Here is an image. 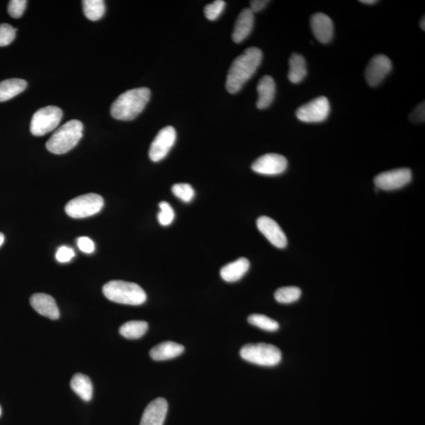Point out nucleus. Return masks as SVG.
Listing matches in <instances>:
<instances>
[{"label": "nucleus", "mask_w": 425, "mask_h": 425, "mask_svg": "<svg viewBox=\"0 0 425 425\" xmlns=\"http://www.w3.org/2000/svg\"><path fill=\"white\" fill-rule=\"evenodd\" d=\"M151 91L147 88L129 90L120 95L113 102L111 114L114 118L120 120L135 119L145 110L150 100Z\"/></svg>", "instance_id": "2"}, {"label": "nucleus", "mask_w": 425, "mask_h": 425, "mask_svg": "<svg viewBox=\"0 0 425 425\" xmlns=\"http://www.w3.org/2000/svg\"><path fill=\"white\" fill-rule=\"evenodd\" d=\"M25 80L12 78L0 82V102H5L21 94L27 88Z\"/></svg>", "instance_id": "21"}, {"label": "nucleus", "mask_w": 425, "mask_h": 425, "mask_svg": "<svg viewBox=\"0 0 425 425\" xmlns=\"http://www.w3.org/2000/svg\"><path fill=\"white\" fill-rule=\"evenodd\" d=\"M240 356L248 363L262 366H275L282 359L280 350L271 344H248L240 350Z\"/></svg>", "instance_id": "5"}, {"label": "nucleus", "mask_w": 425, "mask_h": 425, "mask_svg": "<svg viewBox=\"0 0 425 425\" xmlns=\"http://www.w3.org/2000/svg\"><path fill=\"white\" fill-rule=\"evenodd\" d=\"M78 246L80 251L87 253V254H91L95 250L93 241L86 237L78 239Z\"/></svg>", "instance_id": "35"}, {"label": "nucleus", "mask_w": 425, "mask_h": 425, "mask_svg": "<svg viewBox=\"0 0 425 425\" xmlns=\"http://www.w3.org/2000/svg\"><path fill=\"white\" fill-rule=\"evenodd\" d=\"M105 206L101 195L89 193L74 198L65 208L66 215L73 218H85L100 212Z\"/></svg>", "instance_id": "6"}, {"label": "nucleus", "mask_w": 425, "mask_h": 425, "mask_svg": "<svg viewBox=\"0 0 425 425\" xmlns=\"http://www.w3.org/2000/svg\"><path fill=\"white\" fill-rule=\"evenodd\" d=\"M288 168V160L279 154L262 155L252 164L251 169L257 174L274 176L283 174Z\"/></svg>", "instance_id": "11"}, {"label": "nucleus", "mask_w": 425, "mask_h": 425, "mask_svg": "<svg viewBox=\"0 0 425 425\" xmlns=\"http://www.w3.org/2000/svg\"><path fill=\"white\" fill-rule=\"evenodd\" d=\"M160 212L158 215V220L161 225L168 226L174 221L175 212L172 206L168 202L159 204Z\"/></svg>", "instance_id": "29"}, {"label": "nucleus", "mask_w": 425, "mask_h": 425, "mask_svg": "<svg viewBox=\"0 0 425 425\" xmlns=\"http://www.w3.org/2000/svg\"><path fill=\"white\" fill-rule=\"evenodd\" d=\"M250 262L246 257L227 264L220 271L221 278L228 283L235 282L244 277L249 271Z\"/></svg>", "instance_id": "19"}, {"label": "nucleus", "mask_w": 425, "mask_h": 425, "mask_svg": "<svg viewBox=\"0 0 425 425\" xmlns=\"http://www.w3.org/2000/svg\"><path fill=\"white\" fill-rule=\"evenodd\" d=\"M82 5L84 14L90 21L100 20L105 14V3L102 0H84Z\"/></svg>", "instance_id": "25"}, {"label": "nucleus", "mask_w": 425, "mask_h": 425, "mask_svg": "<svg viewBox=\"0 0 425 425\" xmlns=\"http://www.w3.org/2000/svg\"><path fill=\"white\" fill-rule=\"evenodd\" d=\"M255 14L250 8L244 9L235 21L233 33V39L235 43H241L248 37L253 27H254Z\"/></svg>", "instance_id": "17"}, {"label": "nucleus", "mask_w": 425, "mask_h": 425, "mask_svg": "<svg viewBox=\"0 0 425 425\" xmlns=\"http://www.w3.org/2000/svg\"><path fill=\"white\" fill-rule=\"evenodd\" d=\"M71 386L73 392L82 400L89 401L93 399V383L88 376L77 373L72 378Z\"/></svg>", "instance_id": "22"}, {"label": "nucleus", "mask_w": 425, "mask_h": 425, "mask_svg": "<svg viewBox=\"0 0 425 425\" xmlns=\"http://www.w3.org/2000/svg\"><path fill=\"white\" fill-rule=\"evenodd\" d=\"M103 295L109 300L125 305L140 306L147 300V295L141 286L127 281H109L102 288Z\"/></svg>", "instance_id": "3"}, {"label": "nucleus", "mask_w": 425, "mask_h": 425, "mask_svg": "<svg viewBox=\"0 0 425 425\" xmlns=\"http://www.w3.org/2000/svg\"><path fill=\"white\" fill-rule=\"evenodd\" d=\"M74 255H75V253L72 248L62 246L56 253V260L62 263L69 262L71 261Z\"/></svg>", "instance_id": "33"}, {"label": "nucleus", "mask_w": 425, "mask_h": 425, "mask_svg": "<svg viewBox=\"0 0 425 425\" xmlns=\"http://www.w3.org/2000/svg\"><path fill=\"white\" fill-rule=\"evenodd\" d=\"M4 235L2 233H0V246H1L4 243Z\"/></svg>", "instance_id": "39"}, {"label": "nucleus", "mask_w": 425, "mask_h": 425, "mask_svg": "<svg viewBox=\"0 0 425 425\" xmlns=\"http://www.w3.org/2000/svg\"><path fill=\"white\" fill-rule=\"evenodd\" d=\"M148 324L143 320H131L120 326V334L129 340H136L145 335Z\"/></svg>", "instance_id": "24"}, {"label": "nucleus", "mask_w": 425, "mask_h": 425, "mask_svg": "<svg viewBox=\"0 0 425 425\" xmlns=\"http://www.w3.org/2000/svg\"><path fill=\"white\" fill-rule=\"evenodd\" d=\"M307 74V62L304 57L300 54L294 53L289 60V79L293 84L302 82Z\"/></svg>", "instance_id": "23"}, {"label": "nucleus", "mask_w": 425, "mask_h": 425, "mask_svg": "<svg viewBox=\"0 0 425 425\" xmlns=\"http://www.w3.org/2000/svg\"><path fill=\"white\" fill-rule=\"evenodd\" d=\"M248 320L251 325L256 326L262 330L275 332L279 329V324L277 321L269 318L266 315L251 314L249 316Z\"/></svg>", "instance_id": "27"}, {"label": "nucleus", "mask_w": 425, "mask_h": 425, "mask_svg": "<svg viewBox=\"0 0 425 425\" xmlns=\"http://www.w3.org/2000/svg\"><path fill=\"white\" fill-rule=\"evenodd\" d=\"M185 352V347L174 342H164L154 347L150 356L154 361H165L174 359Z\"/></svg>", "instance_id": "20"}, {"label": "nucleus", "mask_w": 425, "mask_h": 425, "mask_svg": "<svg viewBox=\"0 0 425 425\" xmlns=\"http://www.w3.org/2000/svg\"><path fill=\"white\" fill-rule=\"evenodd\" d=\"M16 31V28L6 23L0 25V47H6L13 42Z\"/></svg>", "instance_id": "31"}, {"label": "nucleus", "mask_w": 425, "mask_h": 425, "mask_svg": "<svg viewBox=\"0 0 425 425\" xmlns=\"http://www.w3.org/2000/svg\"><path fill=\"white\" fill-rule=\"evenodd\" d=\"M257 227L269 242H271L275 248H284L288 244L282 228L280 227L278 224L275 222L271 217L262 216L257 218Z\"/></svg>", "instance_id": "13"}, {"label": "nucleus", "mask_w": 425, "mask_h": 425, "mask_svg": "<svg viewBox=\"0 0 425 425\" xmlns=\"http://www.w3.org/2000/svg\"><path fill=\"white\" fill-rule=\"evenodd\" d=\"M226 8V2L223 0H217L208 5H206L204 8V14L206 18L210 21H215L223 12Z\"/></svg>", "instance_id": "30"}, {"label": "nucleus", "mask_w": 425, "mask_h": 425, "mask_svg": "<svg viewBox=\"0 0 425 425\" xmlns=\"http://www.w3.org/2000/svg\"><path fill=\"white\" fill-rule=\"evenodd\" d=\"M84 125L78 120H71L61 126L46 143L51 153L66 154L78 145L83 136Z\"/></svg>", "instance_id": "4"}, {"label": "nucleus", "mask_w": 425, "mask_h": 425, "mask_svg": "<svg viewBox=\"0 0 425 425\" xmlns=\"http://www.w3.org/2000/svg\"><path fill=\"white\" fill-rule=\"evenodd\" d=\"M26 0H11L8 4V14L14 19H19L26 8Z\"/></svg>", "instance_id": "32"}, {"label": "nucleus", "mask_w": 425, "mask_h": 425, "mask_svg": "<svg viewBox=\"0 0 425 425\" xmlns=\"http://www.w3.org/2000/svg\"><path fill=\"white\" fill-rule=\"evenodd\" d=\"M302 291L298 287H284L275 291V300L280 303L289 304L300 300Z\"/></svg>", "instance_id": "26"}, {"label": "nucleus", "mask_w": 425, "mask_h": 425, "mask_svg": "<svg viewBox=\"0 0 425 425\" xmlns=\"http://www.w3.org/2000/svg\"><path fill=\"white\" fill-rule=\"evenodd\" d=\"M176 140L177 133L174 127L168 126L161 129L152 143L149 150V158L154 163L164 159L175 145Z\"/></svg>", "instance_id": "9"}, {"label": "nucleus", "mask_w": 425, "mask_h": 425, "mask_svg": "<svg viewBox=\"0 0 425 425\" xmlns=\"http://www.w3.org/2000/svg\"><path fill=\"white\" fill-rule=\"evenodd\" d=\"M360 3H364V4L372 5V4L377 3V1H375V0H361Z\"/></svg>", "instance_id": "37"}, {"label": "nucleus", "mask_w": 425, "mask_h": 425, "mask_svg": "<svg viewBox=\"0 0 425 425\" xmlns=\"http://www.w3.org/2000/svg\"><path fill=\"white\" fill-rule=\"evenodd\" d=\"M258 99L256 106L260 110L268 108L272 105L275 95V84L271 76H264L257 86Z\"/></svg>", "instance_id": "18"}, {"label": "nucleus", "mask_w": 425, "mask_h": 425, "mask_svg": "<svg viewBox=\"0 0 425 425\" xmlns=\"http://www.w3.org/2000/svg\"><path fill=\"white\" fill-rule=\"evenodd\" d=\"M392 69V63L386 55H377L373 57L365 70L367 83L372 87H376L388 75Z\"/></svg>", "instance_id": "12"}, {"label": "nucleus", "mask_w": 425, "mask_h": 425, "mask_svg": "<svg viewBox=\"0 0 425 425\" xmlns=\"http://www.w3.org/2000/svg\"><path fill=\"white\" fill-rule=\"evenodd\" d=\"M329 112V100L325 96H320L298 108L296 114L302 123H319L328 118Z\"/></svg>", "instance_id": "8"}, {"label": "nucleus", "mask_w": 425, "mask_h": 425, "mask_svg": "<svg viewBox=\"0 0 425 425\" xmlns=\"http://www.w3.org/2000/svg\"><path fill=\"white\" fill-rule=\"evenodd\" d=\"M1 413H2V410H1V407H0V416H1Z\"/></svg>", "instance_id": "40"}, {"label": "nucleus", "mask_w": 425, "mask_h": 425, "mask_svg": "<svg viewBox=\"0 0 425 425\" xmlns=\"http://www.w3.org/2000/svg\"><path fill=\"white\" fill-rule=\"evenodd\" d=\"M262 53L260 49L252 47L235 59L229 69L226 89L229 93L235 94L244 87L260 66Z\"/></svg>", "instance_id": "1"}, {"label": "nucleus", "mask_w": 425, "mask_h": 425, "mask_svg": "<svg viewBox=\"0 0 425 425\" xmlns=\"http://www.w3.org/2000/svg\"><path fill=\"white\" fill-rule=\"evenodd\" d=\"M32 307L40 315L51 320H57L60 317L58 306L54 298L44 293H37L30 298Z\"/></svg>", "instance_id": "16"}, {"label": "nucleus", "mask_w": 425, "mask_h": 425, "mask_svg": "<svg viewBox=\"0 0 425 425\" xmlns=\"http://www.w3.org/2000/svg\"><path fill=\"white\" fill-rule=\"evenodd\" d=\"M424 19H425V17L424 16L420 22V26L422 28L423 31L425 30V23H424L425 20Z\"/></svg>", "instance_id": "38"}, {"label": "nucleus", "mask_w": 425, "mask_h": 425, "mask_svg": "<svg viewBox=\"0 0 425 425\" xmlns=\"http://www.w3.org/2000/svg\"><path fill=\"white\" fill-rule=\"evenodd\" d=\"M62 111L55 106L39 109L33 114L30 124V132L33 136H43L53 131L61 123Z\"/></svg>", "instance_id": "7"}, {"label": "nucleus", "mask_w": 425, "mask_h": 425, "mask_svg": "<svg viewBox=\"0 0 425 425\" xmlns=\"http://www.w3.org/2000/svg\"><path fill=\"white\" fill-rule=\"evenodd\" d=\"M412 180L410 169L401 168L383 172L375 177L377 188L384 191H393L408 185Z\"/></svg>", "instance_id": "10"}, {"label": "nucleus", "mask_w": 425, "mask_h": 425, "mask_svg": "<svg viewBox=\"0 0 425 425\" xmlns=\"http://www.w3.org/2000/svg\"><path fill=\"white\" fill-rule=\"evenodd\" d=\"M172 192L176 197L185 203L191 202L195 197L194 189L188 183H177L172 188Z\"/></svg>", "instance_id": "28"}, {"label": "nucleus", "mask_w": 425, "mask_h": 425, "mask_svg": "<svg viewBox=\"0 0 425 425\" xmlns=\"http://www.w3.org/2000/svg\"><path fill=\"white\" fill-rule=\"evenodd\" d=\"M409 119L412 123H424L425 119V105L424 102L419 105L415 110L410 114Z\"/></svg>", "instance_id": "34"}, {"label": "nucleus", "mask_w": 425, "mask_h": 425, "mask_svg": "<svg viewBox=\"0 0 425 425\" xmlns=\"http://www.w3.org/2000/svg\"><path fill=\"white\" fill-rule=\"evenodd\" d=\"M269 3L267 0H253L251 1V10L253 13L260 12L262 9L266 7V5Z\"/></svg>", "instance_id": "36"}, {"label": "nucleus", "mask_w": 425, "mask_h": 425, "mask_svg": "<svg viewBox=\"0 0 425 425\" xmlns=\"http://www.w3.org/2000/svg\"><path fill=\"white\" fill-rule=\"evenodd\" d=\"M168 412V401L163 398L156 399L146 407L140 425H163Z\"/></svg>", "instance_id": "14"}, {"label": "nucleus", "mask_w": 425, "mask_h": 425, "mask_svg": "<svg viewBox=\"0 0 425 425\" xmlns=\"http://www.w3.org/2000/svg\"><path fill=\"white\" fill-rule=\"evenodd\" d=\"M310 26L316 39L323 44L331 42L334 34L333 22L328 15L323 13L315 14L310 19Z\"/></svg>", "instance_id": "15"}]
</instances>
